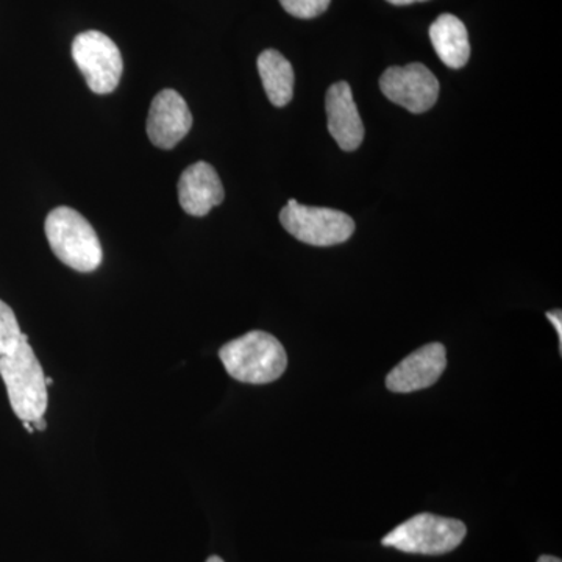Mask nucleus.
I'll return each mask as SVG.
<instances>
[{
	"mask_svg": "<svg viewBox=\"0 0 562 562\" xmlns=\"http://www.w3.org/2000/svg\"><path fill=\"white\" fill-rule=\"evenodd\" d=\"M284 231L299 241L314 247H331L349 241L355 222L349 214L321 206L301 205L291 199L280 211Z\"/></svg>",
	"mask_w": 562,
	"mask_h": 562,
	"instance_id": "39448f33",
	"label": "nucleus"
},
{
	"mask_svg": "<svg viewBox=\"0 0 562 562\" xmlns=\"http://www.w3.org/2000/svg\"><path fill=\"white\" fill-rule=\"evenodd\" d=\"M547 317H549V321L552 322L554 330L558 331V338H560V353L562 349V314L560 310H557V312H549L547 313Z\"/></svg>",
	"mask_w": 562,
	"mask_h": 562,
	"instance_id": "dca6fc26",
	"label": "nucleus"
},
{
	"mask_svg": "<svg viewBox=\"0 0 562 562\" xmlns=\"http://www.w3.org/2000/svg\"><path fill=\"white\" fill-rule=\"evenodd\" d=\"M44 232L55 257L74 271L94 272L101 266L102 244L98 233L79 211L69 206L52 210L47 214Z\"/></svg>",
	"mask_w": 562,
	"mask_h": 562,
	"instance_id": "7ed1b4c3",
	"label": "nucleus"
},
{
	"mask_svg": "<svg viewBox=\"0 0 562 562\" xmlns=\"http://www.w3.org/2000/svg\"><path fill=\"white\" fill-rule=\"evenodd\" d=\"M281 7L299 20H313L330 7L331 0H280Z\"/></svg>",
	"mask_w": 562,
	"mask_h": 562,
	"instance_id": "2eb2a0df",
	"label": "nucleus"
},
{
	"mask_svg": "<svg viewBox=\"0 0 562 562\" xmlns=\"http://www.w3.org/2000/svg\"><path fill=\"white\" fill-rule=\"evenodd\" d=\"M24 428L29 432H35V428H33L32 422H24Z\"/></svg>",
	"mask_w": 562,
	"mask_h": 562,
	"instance_id": "aec40b11",
	"label": "nucleus"
},
{
	"mask_svg": "<svg viewBox=\"0 0 562 562\" xmlns=\"http://www.w3.org/2000/svg\"><path fill=\"white\" fill-rule=\"evenodd\" d=\"M380 88L391 102L414 114L432 109L439 98V81L422 63L392 66L384 70Z\"/></svg>",
	"mask_w": 562,
	"mask_h": 562,
	"instance_id": "0eeeda50",
	"label": "nucleus"
},
{
	"mask_svg": "<svg viewBox=\"0 0 562 562\" xmlns=\"http://www.w3.org/2000/svg\"><path fill=\"white\" fill-rule=\"evenodd\" d=\"M258 72L272 105L284 106L294 95V69L279 50L268 49L258 57Z\"/></svg>",
	"mask_w": 562,
	"mask_h": 562,
	"instance_id": "ddd939ff",
	"label": "nucleus"
},
{
	"mask_svg": "<svg viewBox=\"0 0 562 562\" xmlns=\"http://www.w3.org/2000/svg\"><path fill=\"white\" fill-rule=\"evenodd\" d=\"M538 562H562L560 558L550 557V554H543V557L539 558Z\"/></svg>",
	"mask_w": 562,
	"mask_h": 562,
	"instance_id": "6ab92c4d",
	"label": "nucleus"
},
{
	"mask_svg": "<svg viewBox=\"0 0 562 562\" xmlns=\"http://www.w3.org/2000/svg\"><path fill=\"white\" fill-rule=\"evenodd\" d=\"M325 109H327L328 132L333 139L342 150H357L364 139V125L347 81L331 85L325 99Z\"/></svg>",
	"mask_w": 562,
	"mask_h": 562,
	"instance_id": "9d476101",
	"label": "nucleus"
},
{
	"mask_svg": "<svg viewBox=\"0 0 562 562\" xmlns=\"http://www.w3.org/2000/svg\"><path fill=\"white\" fill-rule=\"evenodd\" d=\"M22 335L24 333L18 324L16 314L5 302L0 301V357L16 349Z\"/></svg>",
	"mask_w": 562,
	"mask_h": 562,
	"instance_id": "4468645a",
	"label": "nucleus"
},
{
	"mask_svg": "<svg viewBox=\"0 0 562 562\" xmlns=\"http://www.w3.org/2000/svg\"><path fill=\"white\" fill-rule=\"evenodd\" d=\"M206 562H224V561H222L220 557H211V558H209V561H206Z\"/></svg>",
	"mask_w": 562,
	"mask_h": 562,
	"instance_id": "412c9836",
	"label": "nucleus"
},
{
	"mask_svg": "<svg viewBox=\"0 0 562 562\" xmlns=\"http://www.w3.org/2000/svg\"><path fill=\"white\" fill-rule=\"evenodd\" d=\"M447 368V351L441 342L414 350L386 376V387L397 394L427 390L441 379Z\"/></svg>",
	"mask_w": 562,
	"mask_h": 562,
	"instance_id": "1a4fd4ad",
	"label": "nucleus"
},
{
	"mask_svg": "<svg viewBox=\"0 0 562 562\" xmlns=\"http://www.w3.org/2000/svg\"><path fill=\"white\" fill-rule=\"evenodd\" d=\"M0 376L9 392L11 408L22 422L44 417L49 403L46 375L27 335H22L16 349L0 357Z\"/></svg>",
	"mask_w": 562,
	"mask_h": 562,
	"instance_id": "f03ea898",
	"label": "nucleus"
},
{
	"mask_svg": "<svg viewBox=\"0 0 562 562\" xmlns=\"http://www.w3.org/2000/svg\"><path fill=\"white\" fill-rule=\"evenodd\" d=\"M225 192L216 169L206 161H198L184 169L179 180L181 209L195 217L206 216L224 202Z\"/></svg>",
	"mask_w": 562,
	"mask_h": 562,
	"instance_id": "9b49d317",
	"label": "nucleus"
},
{
	"mask_svg": "<svg viewBox=\"0 0 562 562\" xmlns=\"http://www.w3.org/2000/svg\"><path fill=\"white\" fill-rule=\"evenodd\" d=\"M33 428L38 431H44L47 428L46 420H44V417H41V419H36L35 422H32Z\"/></svg>",
	"mask_w": 562,
	"mask_h": 562,
	"instance_id": "a211bd4d",
	"label": "nucleus"
},
{
	"mask_svg": "<svg viewBox=\"0 0 562 562\" xmlns=\"http://www.w3.org/2000/svg\"><path fill=\"white\" fill-rule=\"evenodd\" d=\"M465 535L468 527L461 520L422 513L394 528L382 543L403 553L439 557L458 549Z\"/></svg>",
	"mask_w": 562,
	"mask_h": 562,
	"instance_id": "20e7f679",
	"label": "nucleus"
},
{
	"mask_svg": "<svg viewBox=\"0 0 562 562\" xmlns=\"http://www.w3.org/2000/svg\"><path fill=\"white\" fill-rule=\"evenodd\" d=\"M430 40L443 65L460 69L471 58L469 33L461 20L453 14H441L430 27Z\"/></svg>",
	"mask_w": 562,
	"mask_h": 562,
	"instance_id": "f8f14e48",
	"label": "nucleus"
},
{
	"mask_svg": "<svg viewBox=\"0 0 562 562\" xmlns=\"http://www.w3.org/2000/svg\"><path fill=\"white\" fill-rule=\"evenodd\" d=\"M220 358L232 379L247 384L276 382L288 368L286 350L279 339L260 330L225 344Z\"/></svg>",
	"mask_w": 562,
	"mask_h": 562,
	"instance_id": "f257e3e1",
	"label": "nucleus"
},
{
	"mask_svg": "<svg viewBox=\"0 0 562 562\" xmlns=\"http://www.w3.org/2000/svg\"><path fill=\"white\" fill-rule=\"evenodd\" d=\"M387 2L392 3V5H412V3L416 2H427V0H387Z\"/></svg>",
	"mask_w": 562,
	"mask_h": 562,
	"instance_id": "f3484780",
	"label": "nucleus"
},
{
	"mask_svg": "<svg viewBox=\"0 0 562 562\" xmlns=\"http://www.w3.org/2000/svg\"><path fill=\"white\" fill-rule=\"evenodd\" d=\"M52 383H54V380L49 379V376H46V386L49 387Z\"/></svg>",
	"mask_w": 562,
	"mask_h": 562,
	"instance_id": "4be33fe9",
	"label": "nucleus"
},
{
	"mask_svg": "<svg viewBox=\"0 0 562 562\" xmlns=\"http://www.w3.org/2000/svg\"><path fill=\"white\" fill-rule=\"evenodd\" d=\"M192 114L179 92L162 90L155 95L147 116V136L158 149L171 150L190 133Z\"/></svg>",
	"mask_w": 562,
	"mask_h": 562,
	"instance_id": "6e6552de",
	"label": "nucleus"
},
{
	"mask_svg": "<svg viewBox=\"0 0 562 562\" xmlns=\"http://www.w3.org/2000/svg\"><path fill=\"white\" fill-rule=\"evenodd\" d=\"M72 58L92 92L110 94L116 90L124 61L120 47L105 33H79L72 43Z\"/></svg>",
	"mask_w": 562,
	"mask_h": 562,
	"instance_id": "423d86ee",
	"label": "nucleus"
}]
</instances>
